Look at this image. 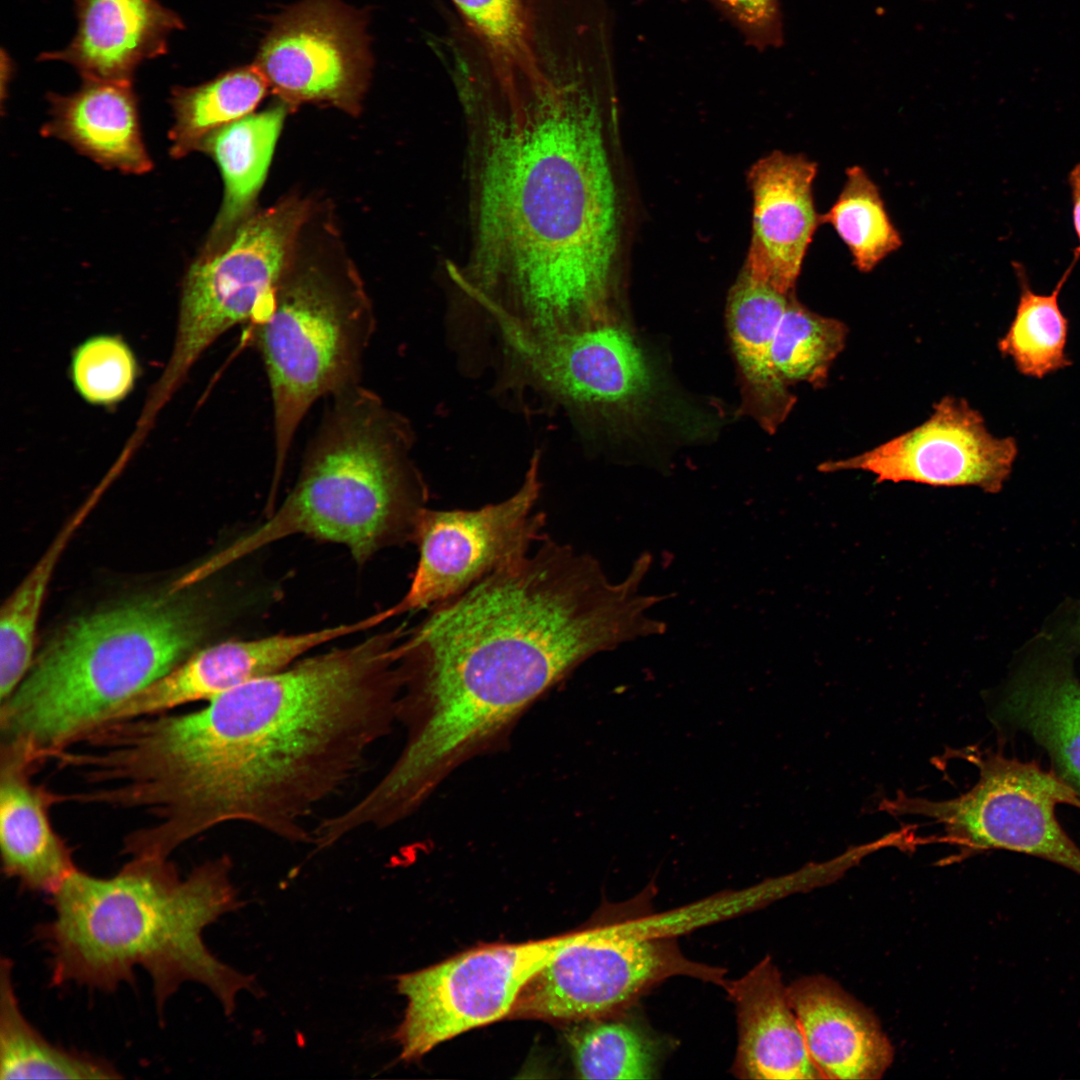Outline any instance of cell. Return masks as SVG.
Segmentation results:
<instances>
[{"instance_id": "28", "label": "cell", "mask_w": 1080, "mask_h": 1080, "mask_svg": "<svg viewBox=\"0 0 1080 1080\" xmlns=\"http://www.w3.org/2000/svg\"><path fill=\"white\" fill-rule=\"evenodd\" d=\"M269 89L267 79L254 63L233 68L198 86L173 88L170 154L182 158L198 151L212 132L251 114Z\"/></svg>"}, {"instance_id": "21", "label": "cell", "mask_w": 1080, "mask_h": 1080, "mask_svg": "<svg viewBox=\"0 0 1080 1080\" xmlns=\"http://www.w3.org/2000/svg\"><path fill=\"white\" fill-rule=\"evenodd\" d=\"M735 1003L739 1041L733 1070L745 1079H824L806 1046L787 986L769 957L725 986Z\"/></svg>"}, {"instance_id": "15", "label": "cell", "mask_w": 1080, "mask_h": 1080, "mask_svg": "<svg viewBox=\"0 0 1080 1080\" xmlns=\"http://www.w3.org/2000/svg\"><path fill=\"white\" fill-rule=\"evenodd\" d=\"M1017 452L1016 440L992 435L966 400L946 396L922 424L863 453L825 461L819 470L869 472L879 483L976 486L996 493L1008 479Z\"/></svg>"}, {"instance_id": "19", "label": "cell", "mask_w": 1080, "mask_h": 1080, "mask_svg": "<svg viewBox=\"0 0 1080 1080\" xmlns=\"http://www.w3.org/2000/svg\"><path fill=\"white\" fill-rule=\"evenodd\" d=\"M38 767L17 745L0 749L2 872L22 889L52 896L77 869L72 849L52 827L56 793L32 782Z\"/></svg>"}, {"instance_id": "32", "label": "cell", "mask_w": 1080, "mask_h": 1080, "mask_svg": "<svg viewBox=\"0 0 1080 1080\" xmlns=\"http://www.w3.org/2000/svg\"><path fill=\"white\" fill-rule=\"evenodd\" d=\"M847 335L842 321L809 310L792 293L772 344L775 374L785 386L796 382L822 386Z\"/></svg>"}, {"instance_id": "34", "label": "cell", "mask_w": 1080, "mask_h": 1080, "mask_svg": "<svg viewBox=\"0 0 1080 1080\" xmlns=\"http://www.w3.org/2000/svg\"><path fill=\"white\" fill-rule=\"evenodd\" d=\"M136 376L135 357L117 336L89 338L73 354L74 385L90 403L110 405L124 399L132 390Z\"/></svg>"}, {"instance_id": "20", "label": "cell", "mask_w": 1080, "mask_h": 1080, "mask_svg": "<svg viewBox=\"0 0 1080 1080\" xmlns=\"http://www.w3.org/2000/svg\"><path fill=\"white\" fill-rule=\"evenodd\" d=\"M77 30L63 49L39 60L62 61L84 79L131 81L146 60L167 53L184 23L158 0H74Z\"/></svg>"}, {"instance_id": "31", "label": "cell", "mask_w": 1080, "mask_h": 1080, "mask_svg": "<svg viewBox=\"0 0 1080 1080\" xmlns=\"http://www.w3.org/2000/svg\"><path fill=\"white\" fill-rule=\"evenodd\" d=\"M820 222L833 227L863 273L874 270L902 246L878 186L858 165L846 169L841 192L830 209L820 214Z\"/></svg>"}, {"instance_id": "35", "label": "cell", "mask_w": 1080, "mask_h": 1080, "mask_svg": "<svg viewBox=\"0 0 1080 1080\" xmlns=\"http://www.w3.org/2000/svg\"><path fill=\"white\" fill-rule=\"evenodd\" d=\"M743 35L750 46L762 51L783 43L779 0H707Z\"/></svg>"}, {"instance_id": "1", "label": "cell", "mask_w": 1080, "mask_h": 1080, "mask_svg": "<svg viewBox=\"0 0 1080 1080\" xmlns=\"http://www.w3.org/2000/svg\"><path fill=\"white\" fill-rule=\"evenodd\" d=\"M539 83L461 78L469 246L456 296L497 329L548 333L616 317L630 236L608 69L547 65Z\"/></svg>"}, {"instance_id": "6", "label": "cell", "mask_w": 1080, "mask_h": 1080, "mask_svg": "<svg viewBox=\"0 0 1080 1080\" xmlns=\"http://www.w3.org/2000/svg\"><path fill=\"white\" fill-rule=\"evenodd\" d=\"M331 397L293 488L262 524L200 564L204 576L291 536L343 545L359 564L412 542L428 490L408 421L359 383Z\"/></svg>"}, {"instance_id": "9", "label": "cell", "mask_w": 1080, "mask_h": 1080, "mask_svg": "<svg viewBox=\"0 0 1080 1080\" xmlns=\"http://www.w3.org/2000/svg\"><path fill=\"white\" fill-rule=\"evenodd\" d=\"M979 778L945 800L897 793L880 805L895 816H921L942 826L944 840L971 854L1005 849L1039 857L1080 876V848L1057 821L1058 804L1080 808V797L1060 776L1034 762L990 753L974 757Z\"/></svg>"}, {"instance_id": "11", "label": "cell", "mask_w": 1080, "mask_h": 1080, "mask_svg": "<svg viewBox=\"0 0 1080 1080\" xmlns=\"http://www.w3.org/2000/svg\"><path fill=\"white\" fill-rule=\"evenodd\" d=\"M581 931L516 944L484 945L397 976L407 1000L393 1039L406 1062L468 1030L508 1016L527 982Z\"/></svg>"}, {"instance_id": "10", "label": "cell", "mask_w": 1080, "mask_h": 1080, "mask_svg": "<svg viewBox=\"0 0 1080 1080\" xmlns=\"http://www.w3.org/2000/svg\"><path fill=\"white\" fill-rule=\"evenodd\" d=\"M670 918L582 930L523 987L511 1017L578 1020L608 1013L676 975L724 985L721 970L687 960L660 928Z\"/></svg>"}, {"instance_id": "14", "label": "cell", "mask_w": 1080, "mask_h": 1080, "mask_svg": "<svg viewBox=\"0 0 1080 1080\" xmlns=\"http://www.w3.org/2000/svg\"><path fill=\"white\" fill-rule=\"evenodd\" d=\"M367 10L341 0H300L271 18L254 64L290 108L303 103L360 111L373 59Z\"/></svg>"}, {"instance_id": "25", "label": "cell", "mask_w": 1080, "mask_h": 1080, "mask_svg": "<svg viewBox=\"0 0 1080 1080\" xmlns=\"http://www.w3.org/2000/svg\"><path fill=\"white\" fill-rule=\"evenodd\" d=\"M756 280L744 269L728 297V325L733 349L745 379L770 407L775 423L794 401L775 374L771 349L789 297Z\"/></svg>"}, {"instance_id": "2", "label": "cell", "mask_w": 1080, "mask_h": 1080, "mask_svg": "<svg viewBox=\"0 0 1080 1080\" xmlns=\"http://www.w3.org/2000/svg\"><path fill=\"white\" fill-rule=\"evenodd\" d=\"M405 632L301 658L196 711L128 720L122 763L152 821L125 836V850L169 859L234 822L311 844L312 814L400 720Z\"/></svg>"}, {"instance_id": "5", "label": "cell", "mask_w": 1080, "mask_h": 1080, "mask_svg": "<svg viewBox=\"0 0 1080 1080\" xmlns=\"http://www.w3.org/2000/svg\"><path fill=\"white\" fill-rule=\"evenodd\" d=\"M174 589L99 609L60 628L0 704L1 742L40 767L196 650L206 603Z\"/></svg>"}, {"instance_id": "22", "label": "cell", "mask_w": 1080, "mask_h": 1080, "mask_svg": "<svg viewBox=\"0 0 1080 1080\" xmlns=\"http://www.w3.org/2000/svg\"><path fill=\"white\" fill-rule=\"evenodd\" d=\"M48 99L43 135L66 142L104 168L128 174L152 169L131 81L84 79L77 91Z\"/></svg>"}, {"instance_id": "8", "label": "cell", "mask_w": 1080, "mask_h": 1080, "mask_svg": "<svg viewBox=\"0 0 1080 1080\" xmlns=\"http://www.w3.org/2000/svg\"><path fill=\"white\" fill-rule=\"evenodd\" d=\"M308 202L288 199L251 215L217 248L200 252L183 280L175 347L145 405L155 414L222 333L253 320L290 273Z\"/></svg>"}, {"instance_id": "4", "label": "cell", "mask_w": 1080, "mask_h": 1080, "mask_svg": "<svg viewBox=\"0 0 1080 1080\" xmlns=\"http://www.w3.org/2000/svg\"><path fill=\"white\" fill-rule=\"evenodd\" d=\"M226 856L182 878L169 859L130 858L112 877L76 869L51 896L54 917L35 928L49 952L51 983L104 992L152 980L159 1013L185 982L206 986L227 1016L238 992L262 991L255 978L223 963L203 941L204 929L242 906Z\"/></svg>"}, {"instance_id": "16", "label": "cell", "mask_w": 1080, "mask_h": 1080, "mask_svg": "<svg viewBox=\"0 0 1080 1080\" xmlns=\"http://www.w3.org/2000/svg\"><path fill=\"white\" fill-rule=\"evenodd\" d=\"M359 631L360 625L354 621L301 633L230 640L198 649L167 674L111 710L99 724L165 713L191 702L209 701L289 667L316 647Z\"/></svg>"}, {"instance_id": "13", "label": "cell", "mask_w": 1080, "mask_h": 1080, "mask_svg": "<svg viewBox=\"0 0 1080 1080\" xmlns=\"http://www.w3.org/2000/svg\"><path fill=\"white\" fill-rule=\"evenodd\" d=\"M513 384L574 416L626 408L651 387L642 350L617 318L549 333L498 332Z\"/></svg>"}, {"instance_id": "24", "label": "cell", "mask_w": 1080, "mask_h": 1080, "mask_svg": "<svg viewBox=\"0 0 1080 1080\" xmlns=\"http://www.w3.org/2000/svg\"><path fill=\"white\" fill-rule=\"evenodd\" d=\"M289 108L280 101L223 126L200 144L198 151L215 160L224 181L223 204L201 252L220 246L251 216Z\"/></svg>"}, {"instance_id": "18", "label": "cell", "mask_w": 1080, "mask_h": 1080, "mask_svg": "<svg viewBox=\"0 0 1080 1080\" xmlns=\"http://www.w3.org/2000/svg\"><path fill=\"white\" fill-rule=\"evenodd\" d=\"M809 1054L824 1079L876 1080L894 1049L873 1013L840 984L822 975L787 986Z\"/></svg>"}, {"instance_id": "26", "label": "cell", "mask_w": 1080, "mask_h": 1080, "mask_svg": "<svg viewBox=\"0 0 1080 1080\" xmlns=\"http://www.w3.org/2000/svg\"><path fill=\"white\" fill-rule=\"evenodd\" d=\"M106 487L107 483L103 482L66 521L1 608L0 703L13 693L33 662L37 626L53 573L68 543Z\"/></svg>"}, {"instance_id": "17", "label": "cell", "mask_w": 1080, "mask_h": 1080, "mask_svg": "<svg viewBox=\"0 0 1080 1080\" xmlns=\"http://www.w3.org/2000/svg\"><path fill=\"white\" fill-rule=\"evenodd\" d=\"M817 164L803 154L773 151L756 161L747 180L752 234L743 269L780 293L792 294L820 222L813 182Z\"/></svg>"}, {"instance_id": "36", "label": "cell", "mask_w": 1080, "mask_h": 1080, "mask_svg": "<svg viewBox=\"0 0 1080 1080\" xmlns=\"http://www.w3.org/2000/svg\"><path fill=\"white\" fill-rule=\"evenodd\" d=\"M1069 184L1072 195V217L1078 246L1074 252V258L1080 256V163L1074 166L1069 174Z\"/></svg>"}, {"instance_id": "27", "label": "cell", "mask_w": 1080, "mask_h": 1080, "mask_svg": "<svg viewBox=\"0 0 1080 1080\" xmlns=\"http://www.w3.org/2000/svg\"><path fill=\"white\" fill-rule=\"evenodd\" d=\"M12 968V961L3 957L0 963V1078H121L110 1062L51 1043L27 1020L15 992Z\"/></svg>"}, {"instance_id": "23", "label": "cell", "mask_w": 1080, "mask_h": 1080, "mask_svg": "<svg viewBox=\"0 0 1080 1080\" xmlns=\"http://www.w3.org/2000/svg\"><path fill=\"white\" fill-rule=\"evenodd\" d=\"M1002 710L1049 754L1080 797V681L1065 663L1031 665L1012 682Z\"/></svg>"}, {"instance_id": "7", "label": "cell", "mask_w": 1080, "mask_h": 1080, "mask_svg": "<svg viewBox=\"0 0 1080 1080\" xmlns=\"http://www.w3.org/2000/svg\"><path fill=\"white\" fill-rule=\"evenodd\" d=\"M253 320L271 391L276 483L310 407L359 383L375 319L358 287L310 269L291 270Z\"/></svg>"}, {"instance_id": "12", "label": "cell", "mask_w": 1080, "mask_h": 1080, "mask_svg": "<svg viewBox=\"0 0 1080 1080\" xmlns=\"http://www.w3.org/2000/svg\"><path fill=\"white\" fill-rule=\"evenodd\" d=\"M540 458L535 451L521 486L501 502L471 510L421 511L412 538L418 562L408 590L390 606L394 617L462 594L546 539L545 514L534 512L542 487Z\"/></svg>"}, {"instance_id": "29", "label": "cell", "mask_w": 1080, "mask_h": 1080, "mask_svg": "<svg viewBox=\"0 0 1080 1080\" xmlns=\"http://www.w3.org/2000/svg\"><path fill=\"white\" fill-rule=\"evenodd\" d=\"M451 1L482 46L496 81L538 82L545 77L532 0Z\"/></svg>"}, {"instance_id": "3", "label": "cell", "mask_w": 1080, "mask_h": 1080, "mask_svg": "<svg viewBox=\"0 0 1080 1080\" xmlns=\"http://www.w3.org/2000/svg\"><path fill=\"white\" fill-rule=\"evenodd\" d=\"M649 569L638 558L614 583L592 555L544 539L431 608L401 642L410 771L443 780L590 657L665 633L648 614L665 596L639 592Z\"/></svg>"}, {"instance_id": "33", "label": "cell", "mask_w": 1080, "mask_h": 1080, "mask_svg": "<svg viewBox=\"0 0 1080 1080\" xmlns=\"http://www.w3.org/2000/svg\"><path fill=\"white\" fill-rule=\"evenodd\" d=\"M574 1063L584 1079H648L655 1072L656 1054L650 1039L636 1026L598 1022L569 1036Z\"/></svg>"}, {"instance_id": "30", "label": "cell", "mask_w": 1080, "mask_h": 1080, "mask_svg": "<svg viewBox=\"0 0 1080 1080\" xmlns=\"http://www.w3.org/2000/svg\"><path fill=\"white\" fill-rule=\"evenodd\" d=\"M1077 260L1074 258L1050 294H1038L1031 289L1023 268L1015 265L1020 285L1019 301L1013 321L999 340L998 348L1013 360L1024 376L1043 378L1071 365L1065 351L1068 321L1058 299Z\"/></svg>"}]
</instances>
